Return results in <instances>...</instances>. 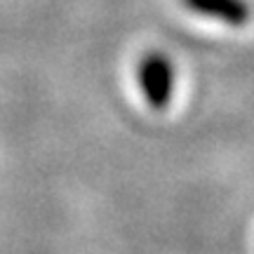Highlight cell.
<instances>
[{
    "mask_svg": "<svg viewBox=\"0 0 254 254\" xmlns=\"http://www.w3.org/2000/svg\"><path fill=\"white\" fill-rule=\"evenodd\" d=\"M136 80L148 106L165 109L172 101L174 66L165 52H146L136 66Z\"/></svg>",
    "mask_w": 254,
    "mask_h": 254,
    "instance_id": "obj_1",
    "label": "cell"
},
{
    "mask_svg": "<svg viewBox=\"0 0 254 254\" xmlns=\"http://www.w3.org/2000/svg\"><path fill=\"white\" fill-rule=\"evenodd\" d=\"M182 2L200 17L214 19L228 26H245L252 14L247 0H182Z\"/></svg>",
    "mask_w": 254,
    "mask_h": 254,
    "instance_id": "obj_2",
    "label": "cell"
}]
</instances>
